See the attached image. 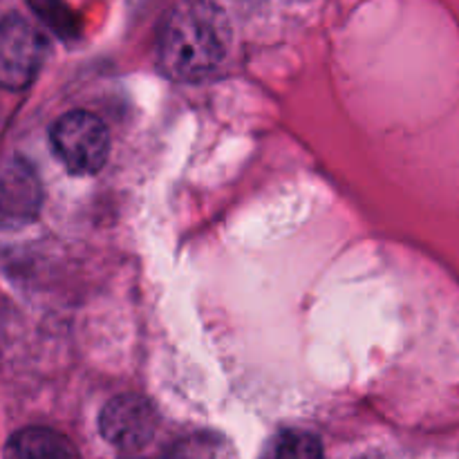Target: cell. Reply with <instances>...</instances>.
<instances>
[{"label":"cell","instance_id":"obj_3","mask_svg":"<svg viewBox=\"0 0 459 459\" xmlns=\"http://www.w3.org/2000/svg\"><path fill=\"white\" fill-rule=\"evenodd\" d=\"M48 39L18 13L0 18V88L9 92L30 88L48 58Z\"/></svg>","mask_w":459,"mask_h":459},{"label":"cell","instance_id":"obj_7","mask_svg":"<svg viewBox=\"0 0 459 459\" xmlns=\"http://www.w3.org/2000/svg\"><path fill=\"white\" fill-rule=\"evenodd\" d=\"M323 444L303 429H282L269 437L258 459H321Z\"/></svg>","mask_w":459,"mask_h":459},{"label":"cell","instance_id":"obj_6","mask_svg":"<svg viewBox=\"0 0 459 459\" xmlns=\"http://www.w3.org/2000/svg\"><path fill=\"white\" fill-rule=\"evenodd\" d=\"M4 459H81L74 444L63 433L43 426H30L9 437Z\"/></svg>","mask_w":459,"mask_h":459},{"label":"cell","instance_id":"obj_5","mask_svg":"<svg viewBox=\"0 0 459 459\" xmlns=\"http://www.w3.org/2000/svg\"><path fill=\"white\" fill-rule=\"evenodd\" d=\"M43 186L34 166L21 155L0 160V231H16L39 218Z\"/></svg>","mask_w":459,"mask_h":459},{"label":"cell","instance_id":"obj_1","mask_svg":"<svg viewBox=\"0 0 459 459\" xmlns=\"http://www.w3.org/2000/svg\"><path fill=\"white\" fill-rule=\"evenodd\" d=\"M231 22L211 0H182L170 9L157 40V61L169 79L197 83L224 65Z\"/></svg>","mask_w":459,"mask_h":459},{"label":"cell","instance_id":"obj_4","mask_svg":"<svg viewBox=\"0 0 459 459\" xmlns=\"http://www.w3.org/2000/svg\"><path fill=\"white\" fill-rule=\"evenodd\" d=\"M99 430L117 451L137 453L155 437L157 412L142 394H119L103 406Z\"/></svg>","mask_w":459,"mask_h":459},{"label":"cell","instance_id":"obj_2","mask_svg":"<svg viewBox=\"0 0 459 459\" xmlns=\"http://www.w3.org/2000/svg\"><path fill=\"white\" fill-rule=\"evenodd\" d=\"M54 155L74 175H94L106 166L110 134L106 124L88 110L65 112L49 130Z\"/></svg>","mask_w":459,"mask_h":459},{"label":"cell","instance_id":"obj_8","mask_svg":"<svg viewBox=\"0 0 459 459\" xmlns=\"http://www.w3.org/2000/svg\"><path fill=\"white\" fill-rule=\"evenodd\" d=\"M166 459H238V455L222 435L197 433L175 444Z\"/></svg>","mask_w":459,"mask_h":459},{"label":"cell","instance_id":"obj_9","mask_svg":"<svg viewBox=\"0 0 459 459\" xmlns=\"http://www.w3.org/2000/svg\"><path fill=\"white\" fill-rule=\"evenodd\" d=\"M30 4L39 13V18H43L63 39H70V36L79 31V22H76L67 4L61 3V0H30Z\"/></svg>","mask_w":459,"mask_h":459}]
</instances>
